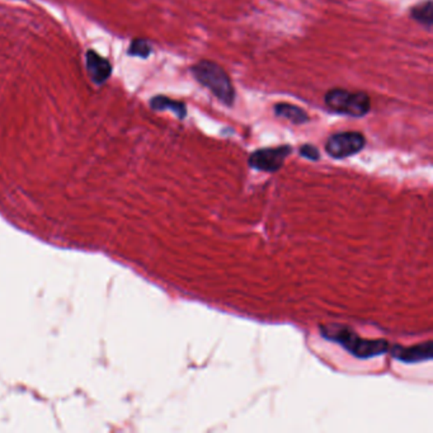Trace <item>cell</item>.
Listing matches in <instances>:
<instances>
[{
    "instance_id": "7a4b0ae2",
    "label": "cell",
    "mask_w": 433,
    "mask_h": 433,
    "mask_svg": "<svg viewBox=\"0 0 433 433\" xmlns=\"http://www.w3.org/2000/svg\"><path fill=\"white\" fill-rule=\"evenodd\" d=\"M196 82L210 90L220 102L232 107L235 101V90L230 76L222 66L211 60H201L191 68Z\"/></svg>"
},
{
    "instance_id": "52a82bcc",
    "label": "cell",
    "mask_w": 433,
    "mask_h": 433,
    "mask_svg": "<svg viewBox=\"0 0 433 433\" xmlns=\"http://www.w3.org/2000/svg\"><path fill=\"white\" fill-rule=\"evenodd\" d=\"M87 60V70L90 74V79L96 84H104L112 73V66L107 59H104L101 55H98L96 51L90 50L85 55Z\"/></svg>"
},
{
    "instance_id": "8fae6325",
    "label": "cell",
    "mask_w": 433,
    "mask_h": 433,
    "mask_svg": "<svg viewBox=\"0 0 433 433\" xmlns=\"http://www.w3.org/2000/svg\"><path fill=\"white\" fill-rule=\"evenodd\" d=\"M150 54H152V45L149 43V41L143 40V38H136L131 42L129 55L146 59L150 56Z\"/></svg>"
},
{
    "instance_id": "30bf717a",
    "label": "cell",
    "mask_w": 433,
    "mask_h": 433,
    "mask_svg": "<svg viewBox=\"0 0 433 433\" xmlns=\"http://www.w3.org/2000/svg\"><path fill=\"white\" fill-rule=\"evenodd\" d=\"M411 18L426 27H432L433 24V1L426 0L420 4L414 6L411 9Z\"/></svg>"
},
{
    "instance_id": "7c38bea8",
    "label": "cell",
    "mask_w": 433,
    "mask_h": 433,
    "mask_svg": "<svg viewBox=\"0 0 433 433\" xmlns=\"http://www.w3.org/2000/svg\"><path fill=\"white\" fill-rule=\"evenodd\" d=\"M300 155L304 158L309 159V160H319L320 159V152L318 150V148H315L314 145L305 144L300 148Z\"/></svg>"
},
{
    "instance_id": "6da1fadb",
    "label": "cell",
    "mask_w": 433,
    "mask_h": 433,
    "mask_svg": "<svg viewBox=\"0 0 433 433\" xmlns=\"http://www.w3.org/2000/svg\"><path fill=\"white\" fill-rule=\"evenodd\" d=\"M320 333L324 338L341 344L353 356L364 360L384 355L390 348L385 339H364L344 325H323Z\"/></svg>"
},
{
    "instance_id": "277c9868",
    "label": "cell",
    "mask_w": 433,
    "mask_h": 433,
    "mask_svg": "<svg viewBox=\"0 0 433 433\" xmlns=\"http://www.w3.org/2000/svg\"><path fill=\"white\" fill-rule=\"evenodd\" d=\"M366 145L364 134L357 131L338 132L330 135L325 143V152L334 159L350 158L361 152Z\"/></svg>"
},
{
    "instance_id": "5b68a950",
    "label": "cell",
    "mask_w": 433,
    "mask_h": 433,
    "mask_svg": "<svg viewBox=\"0 0 433 433\" xmlns=\"http://www.w3.org/2000/svg\"><path fill=\"white\" fill-rule=\"evenodd\" d=\"M292 152L290 145L276 148H263L252 152L248 159L250 168L261 172L275 173L280 171L286 158Z\"/></svg>"
},
{
    "instance_id": "ba28073f",
    "label": "cell",
    "mask_w": 433,
    "mask_h": 433,
    "mask_svg": "<svg viewBox=\"0 0 433 433\" xmlns=\"http://www.w3.org/2000/svg\"><path fill=\"white\" fill-rule=\"evenodd\" d=\"M275 115L277 118H286L294 125H303L309 121V115L301 107L291 104H277L275 107Z\"/></svg>"
},
{
    "instance_id": "3957f363",
    "label": "cell",
    "mask_w": 433,
    "mask_h": 433,
    "mask_svg": "<svg viewBox=\"0 0 433 433\" xmlns=\"http://www.w3.org/2000/svg\"><path fill=\"white\" fill-rule=\"evenodd\" d=\"M324 102L330 111L352 118H364L371 110V99L364 92L333 88L325 93Z\"/></svg>"
},
{
    "instance_id": "8992f818",
    "label": "cell",
    "mask_w": 433,
    "mask_h": 433,
    "mask_svg": "<svg viewBox=\"0 0 433 433\" xmlns=\"http://www.w3.org/2000/svg\"><path fill=\"white\" fill-rule=\"evenodd\" d=\"M392 357L406 364H417L423 361H430L432 358V342L416 344L411 347H403L395 344L389 348Z\"/></svg>"
},
{
    "instance_id": "9c48e42d",
    "label": "cell",
    "mask_w": 433,
    "mask_h": 433,
    "mask_svg": "<svg viewBox=\"0 0 433 433\" xmlns=\"http://www.w3.org/2000/svg\"><path fill=\"white\" fill-rule=\"evenodd\" d=\"M150 107L152 110L157 112H163V111H171L173 112L179 120H183L187 118V106L183 102L174 101L172 98H168L165 96H155L150 101Z\"/></svg>"
}]
</instances>
